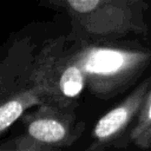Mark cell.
<instances>
[{"label":"cell","mask_w":151,"mask_h":151,"mask_svg":"<svg viewBox=\"0 0 151 151\" xmlns=\"http://www.w3.org/2000/svg\"><path fill=\"white\" fill-rule=\"evenodd\" d=\"M76 55L85 78L98 94L113 91L149 59L143 52L106 47H85L76 52Z\"/></svg>","instance_id":"cell-2"},{"label":"cell","mask_w":151,"mask_h":151,"mask_svg":"<svg viewBox=\"0 0 151 151\" xmlns=\"http://www.w3.org/2000/svg\"><path fill=\"white\" fill-rule=\"evenodd\" d=\"M83 27L97 34L144 31V0H63Z\"/></svg>","instance_id":"cell-1"},{"label":"cell","mask_w":151,"mask_h":151,"mask_svg":"<svg viewBox=\"0 0 151 151\" xmlns=\"http://www.w3.org/2000/svg\"><path fill=\"white\" fill-rule=\"evenodd\" d=\"M151 127V87L149 88L142 106L138 111V117H137V123L131 130L130 137L132 142H134L139 136H142L146 130Z\"/></svg>","instance_id":"cell-6"},{"label":"cell","mask_w":151,"mask_h":151,"mask_svg":"<svg viewBox=\"0 0 151 151\" xmlns=\"http://www.w3.org/2000/svg\"><path fill=\"white\" fill-rule=\"evenodd\" d=\"M47 101V94L41 84L31 76L19 85L0 87V134L9 129L29 109Z\"/></svg>","instance_id":"cell-4"},{"label":"cell","mask_w":151,"mask_h":151,"mask_svg":"<svg viewBox=\"0 0 151 151\" xmlns=\"http://www.w3.org/2000/svg\"><path fill=\"white\" fill-rule=\"evenodd\" d=\"M25 137L37 144L48 147L71 145L79 134L74 114L66 107L52 104H40L24 116Z\"/></svg>","instance_id":"cell-3"},{"label":"cell","mask_w":151,"mask_h":151,"mask_svg":"<svg viewBox=\"0 0 151 151\" xmlns=\"http://www.w3.org/2000/svg\"><path fill=\"white\" fill-rule=\"evenodd\" d=\"M133 143L138 147H140V149H149V147H151V127L149 130H146L142 136H139Z\"/></svg>","instance_id":"cell-8"},{"label":"cell","mask_w":151,"mask_h":151,"mask_svg":"<svg viewBox=\"0 0 151 151\" xmlns=\"http://www.w3.org/2000/svg\"><path fill=\"white\" fill-rule=\"evenodd\" d=\"M0 151H58V150L37 144V143L27 139L25 136H22V137L18 138L12 145L0 149Z\"/></svg>","instance_id":"cell-7"},{"label":"cell","mask_w":151,"mask_h":151,"mask_svg":"<svg viewBox=\"0 0 151 151\" xmlns=\"http://www.w3.org/2000/svg\"><path fill=\"white\" fill-rule=\"evenodd\" d=\"M151 79L143 81L119 105L106 112L94 125L93 139L97 144H105L114 139L137 116L142 103L150 88Z\"/></svg>","instance_id":"cell-5"}]
</instances>
